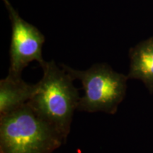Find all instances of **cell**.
I'll use <instances>...</instances> for the list:
<instances>
[{"instance_id":"1","label":"cell","mask_w":153,"mask_h":153,"mask_svg":"<svg viewBox=\"0 0 153 153\" xmlns=\"http://www.w3.org/2000/svg\"><path fill=\"white\" fill-rule=\"evenodd\" d=\"M41 66L43 77L27 104L66 141L80 99L78 89L73 84L74 78L59 68L54 60L45 61Z\"/></svg>"},{"instance_id":"2","label":"cell","mask_w":153,"mask_h":153,"mask_svg":"<svg viewBox=\"0 0 153 153\" xmlns=\"http://www.w3.org/2000/svg\"><path fill=\"white\" fill-rule=\"evenodd\" d=\"M65 142L28 104L0 116V153H52Z\"/></svg>"},{"instance_id":"3","label":"cell","mask_w":153,"mask_h":153,"mask_svg":"<svg viewBox=\"0 0 153 153\" xmlns=\"http://www.w3.org/2000/svg\"><path fill=\"white\" fill-rule=\"evenodd\" d=\"M62 68L82 82L85 94L80 97L77 110L114 114L126 94L128 76L115 72L106 63H97L86 70H77L64 64Z\"/></svg>"},{"instance_id":"4","label":"cell","mask_w":153,"mask_h":153,"mask_svg":"<svg viewBox=\"0 0 153 153\" xmlns=\"http://www.w3.org/2000/svg\"><path fill=\"white\" fill-rule=\"evenodd\" d=\"M2 1L11 22L9 74L22 76L23 70L30 62L37 61L41 65L45 62L42 56L45 36L38 28L23 19L9 0Z\"/></svg>"},{"instance_id":"5","label":"cell","mask_w":153,"mask_h":153,"mask_svg":"<svg viewBox=\"0 0 153 153\" xmlns=\"http://www.w3.org/2000/svg\"><path fill=\"white\" fill-rule=\"evenodd\" d=\"M38 87V83H26L22 76L8 74L0 81V116L27 104L35 94Z\"/></svg>"},{"instance_id":"6","label":"cell","mask_w":153,"mask_h":153,"mask_svg":"<svg viewBox=\"0 0 153 153\" xmlns=\"http://www.w3.org/2000/svg\"><path fill=\"white\" fill-rule=\"evenodd\" d=\"M131 68L128 77L141 80L153 91V37L137 44L130 51Z\"/></svg>"}]
</instances>
